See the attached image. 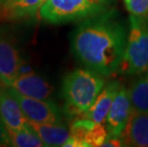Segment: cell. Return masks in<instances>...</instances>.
Masks as SVG:
<instances>
[{
    "label": "cell",
    "instance_id": "cell-18",
    "mask_svg": "<svg viewBox=\"0 0 148 147\" xmlns=\"http://www.w3.org/2000/svg\"><path fill=\"white\" fill-rule=\"evenodd\" d=\"M3 146H12L9 128L0 116V147Z\"/></svg>",
    "mask_w": 148,
    "mask_h": 147
},
{
    "label": "cell",
    "instance_id": "cell-16",
    "mask_svg": "<svg viewBox=\"0 0 148 147\" xmlns=\"http://www.w3.org/2000/svg\"><path fill=\"white\" fill-rule=\"evenodd\" d=\"M107 137H108V131L105 125H103L102 122L97 123L87 130L84 139L85 147L102 146Z\"/></svg>",
    "mask_w": 148,
    "mask_h": 147
},
{
    "label": "cell",
    "instance_id": "cell-17",
    "mask_svg": "<svg viewBox=\"0 0 148 147\" xmlns=\"http://www.w3.org/2000/svg\"><path fill=\"white\" fill-rule=\"evenodd\" d=\"M124 3L131 14L148 17V0H124Z\"/></svg>",
    "mask_w": 148,
    "mask_h": 147
},
{
    "label": "cell",
    "instance_id": "cell-10",
    "mask_svg": "<svg viewBox=\"0 0 148 147\" xmlns=\"http://www.w3.org/2000/svg\"><path fill=\"white\" fill-rule=\"evenodd\" d=\"M121 84L118 80L109 81L103 87L101 92L97 96V99L91 108L82 117L85 120L91 121L92 123H100L105 120V118L112 106L115 96L119 93Z\"/></svg>",
    "mask_w": 148,
    "mask_h": 147
},
{
    "label": "cell",
    "instance_id": "cell-14",
    "mask_svg": "<svg viewBox=\"0 0 148 147\" xmlns=\"http://www.w3.org/2000/svg\"><path fill=\"white\" fill-rule=\"evenodd\" d=\"M129 94L134 110L148 113V71L132 83Z\"/></svg>",
    "mask_w": 148,
    "mask_h": 147
},
{
    "label": "cell",
    "instance_id": "cell-4",
    "mask_svg": "<svg viewBox=\"0 0 148 147\" xmlns=\"http://www.w3.org/2000/svg\"><path fill=\"white\" fill-rule=\"evenodd\" d=\"M127 44L118 73L133 76L148 71V17L129 16Z\"/></svg>",
    "mask_w": 148,
    "mask_h": 147
},
{
    "label": "cell",
    "instance_id": "cell-8",
    "mask_svg": "<svg viewBox=\"0 0 148 147\" xmlns=\"http://www.w3.org/2000/svg\"><path fill=\"white\" fill-rule=\"evenodd\" d=\"M121 139L123 146L148 147V113L133 110Z\"/></svg>",
    "mask_w": 148,
    "mask_h": 147
},
{
    "label": "cell",
    "instance_id": "cell-11",
    "mask_svg": "<svg viewBox=\"0 0 148 147\" xmlns=\"http://www.w3.org/2000/svg\"><path fill=\"white\" fill-rule=\"evenodd\" d=\"M12 87L22 95L39 99H50L53 94V87L42 77L31 72L18 76Z\"/></svg>",
    "mask_w": 148,
    "mask_h": 147
},
{
    "label": "cell",
    "instance_id": "cell-2",
    "mask_svg": "<svg viewBox=\"0 0 148 147\" xmlns=\"http://www.w3.org/2000/svg\"><path fill=\"white\" fill-rule=\"evenodd\" d=\"M105 86V77L88 68L66 75L62 82L64 112L71 118H79L94 104Z\"/></svg>",
    "mask_w": 148,
    "mask_h": 147
},
{
    "label": "cell",
    "instance_id": "cell-7",
    "mask_svg": "<svg viewBox=\"0 0 148 147\" xmlns=\"http://www.w3.org/2000/svg\"><path fill=\"white\" fill-rule=\"evenodd\" d=\"M23 59L14 41L0 34V83L12 86L18 77Z\"/></svg>",
    "mask_w": 148,
    "mask_h": 147
},
{
    "label": "cell",
    "instance_id": "cell-1",
    "mask_svg": "<svg viewBox=\"0 0 148 147\" xmlns=\"http://www.w3.org/2000/svg\"><path fill=\"white\" fill-rule=\"evenodd\" d=\"M128 30L115 8L81 20L71 34L73 55L86 68L110 77L121 67Z\"/></svg>",
    "mask_w": 148,
    "mask_h": 147
},
{
    "label": "cell",
    "instance_id": "cell-13",
    "mask_svg": "<svg viewBox=\"0 0 148 147\" xmlns=\"http://www.w3.org/2000/svg\"><path fill=\"white\" fill-rule=\"evenodd\" d=\"M45 146H64L70 137V130L59 123H39L29 121Z\"/></svg>",
    "mask_w": 148,
    "mask_h": 147
},
{
    "label": "cell",
    "instance_id": "cell-9",
    "mask_svg": "<svg viewBox=\"0 0 148 147\" xmlns=\"http://www.w3.org/2000/svg\"><path fill=\"white\" fill-rule=\"evenodd\" d=\"M0 116L6 125L12 130L20 129L28 123L19 103L8 86L0 83Z\"/></svg>",
    "mask_w": 148,
    "mask_h": 147
},
{
    "label": "cell",
    "instance_id": "cell-12",
    "mask_svg": "<svg viewBox=\"0 0 148 147\" xmlns=\"http://www.w3.org/2000/svg\"><path fill=\"white\" fill-rule=\"evenodd\" d=\"M48 0H11L0 8V22L33 18Z\"/></svg>",
    "mask_w": 148,
    "mask_h": 147
},
{
    "label": "cell",
    "instance_id": "cell-6",
    "mask_svg": "<svg viewBox=\"0 0 148 147\" xmlns=\"http://www.w3.org/2000/svg\"><path fill=\"white\" fill-rule=\"evenodd\" d=\"M133 110L129 89L121 85L104 120L109 136H121Z\"/></svg>",
    "mask_w": 148,
    "mask_h": 147
},
{
    "label": "cell",
    "instance_id": "cell-15",
    "mask_svg": "<svg viewBox=\"0 0 148 147\" xmlns=\"http://www.w3.org/2000/svg\"><path fill=\"white\" fill-rule=\"evenodd\" d=\"M10 135L12 146L16 147H43L45 146L38 134L28 123L20 129H10Z\"/></svg>",
    "mask_w": 148,
    "mask_h": 147
},
{
    "label": "cell",
    "instance_id": "cell-19",
    "mask_svg": "<svg viewBox=\"0 0 148 147\" xmlns=\"http://www.w3.org/2000/svg\"><path fill=\"white\" fill-rule=\"evenodd\" d=\"M103 147L106 146H110V147H119V146H123V142L121 139V137H113V136H109L107 137L106 140L104 143L102 144Z\"/></svg>",
    "mask_w": 148,
    "mask_h": 147
},
{
    "label": "cell",
    "instance_id": "cell-5",
    "mask_svg": "<svg viewBox=\"0 0 148 147\" xmlns=\"http://www.w3.org/2000/svg\"><path fill=\"white\" fill-rule=\"evenodd\" d=\"M10 92L19 103L21 110L28 121L39 123L61 122V112L51 99H39L30 98L20 94L14 87L8 86Z\"/></svg>",
    "mask_w": 148,
    "mask_h": 147
},
{
    "label": "cell",
    "instance_id": "cell-3",
    "mask_svg": "<svg viewBox=\"0 0 148 147\" xmlns=\"http://www.w3.org/2000/svg\"><path fill=\"white\" fill-rule=\"evenodd\" d=\"M115 0H48L39 10V17L50 24L81 21L113 8Z\"/></svg>",
    "mask_w": 148,
    "mask_h": 147
}]
</instances>
